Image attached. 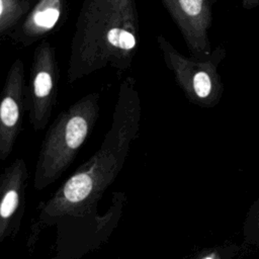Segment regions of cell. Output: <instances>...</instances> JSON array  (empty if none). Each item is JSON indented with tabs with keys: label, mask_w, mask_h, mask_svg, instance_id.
<instances>
[{
	"label": "cell",
	"mask_w": 259,
	"mask_h": 259,
	"mask_svg": "<svg viewBox=\"0 0 259 259\" xmlns=\"http://www.w3.org/2000/svg\"><path fill=\"white\" fill-rule=\"evenodd\" d=\"M66 0H38L16 31L17 41H33L52 30L65 11Z\"/></svg>",
	"instance_id": "30bf717a"
},
{
	"label": "cell",
	"mask_w": 259,
	"mask_h": 259,
	"mask_svg": "<svg viewBox=\"0 0 259 259\" xmlns=\"http://www.w3.org/2000/svg\"><path fill=\"white\" fill-rule=\"evenodd\" d=\"M237 253L238 247L235 244H228L206 248L195 255L193 259H235Z\"/></svg>",
	"instance_id": "4fadbf2b"
},
{
	"label": "cell",
	"mask_w": 259,
	"mask_h": 259,
	"mask_svg": "<svg viewBox=\"0 0 259 259\" xmlns=\"http://www.w3.org/2000/svg\"><path fill=\"white\" fill-rule=\"evenodd\" d=\"M28 169L23 158L5 167L0 178V243L17 236L25 211Z\"/></svg>",
	"instance_id": "52a82bcc"
},
{
	"label": "cell",
	"mask_w": 259,
	"mask_h": 259,
	"mask_svg": "<svg viewBox=\"0 0 259 259\" xmlns=\"http://www.w3.org/2000/svg\"><path fill=\"white\" fill-rule=\"evenodd\" d=\"M30 82L25 91V108L32 128H46L57 102L59 66L54 48L42 41L34 51Z\"/></svg>",
	"instance_id": "5b68a950"
},
{
	"label": "cell",
	"mask_w": 259,
	"mask_h": 259,
	"mask_svg": "<svg viewBox=\"0 0 259 259\" xmlns=\"http://www.w3.org/2000/svg\"><path fill=\"white\" fill-rule=\"evenodd\" d=\"M192 54L203 51L207 7L204 0H161Z\"/></svg>",
	"instance_id": "9c48e42d"
},
{
	"label": "cell",
	"mask_w": 259,
	"mask_h": 259,
	"mask_svg": "<svg viewBox=\"0 0 259 259\" xmlns=\"http://www.w3.org/2000/svg\"><path fill=\"white\" fill-rule=\"evenodd\" d=\"M24 65L16 60L6 77L0 103V159L6 160L22 128L25 108Z\"/></svg>",
	"instance_id": "ba28073f"
},
{
	"label": "cell",
	"mask_w": 259,
	"mask_h": 259,
	"mask_svg": "<svg viewBox=\"0 0 259 259\" xmlns=\"http://www.w3.org/2000/svg\"><path fill=\"white\" fill-rule=\"evenodd\" d=\"M125 201L123 192H115L106 213L99 214L96 209L83 215H70L77 218L82 231L57 230L52 259H78L104 244L116 228Z\"/></svg>",
	"instance_id": "277c9868"
},
{
	"label": "cell",
	"mask_w": 259,
	"mask_h": 259,
	"mask_svg": "<svg viewBox=\"0 0 259 259\" xmlns=\"http://www.w3.org/2000/svg\"><path fill=\"white\" fill-rule=\"evenodd\" d=\"M244 241L259 248V197L253 202L243 225Z\"/></svg>",
	"instance_id": "7c38bea8"
},
{
	"label": "cell",
	"mask_w": 259,
	"mask_h": 259,
	"mask_svg": "<svg viewBox=\"0 0 259 259\" xmlns=\"http://www.w3.org/2000/svg\"><path fill=\"white\" fill-rule=\"evenodd\" d=\"M139 33L136 0H84L72 38L68 82L108 66L130 67Z\"/></svg>",
	"instance_id": "7a4b0ae2"
},
{
	"label": "cell",
	"mask_w": 259,
	"mask_h": 259,
	"mask_svg": "<svg viewBox=\"0 0 259 259\" xmlns=\"http://www.w3.org/2000/svg\"><path fill=\"white\" fill-rule=\"evenodd\" d=\"M157 42L166 66L173 73L187 99L200 106L209 105L214 86L206 64L184 56L161 34L158 35Z\"/></svg>",
	"instance_id": "8992f818"
},
{
	"label": "cell",
	"mask_w": 259,
	"mask_h": 259,
	"mask_svg": "<svg viewBox=\"0 0 259 259\" xmlns=\"http://www.w3.org/2000/svg\"><path fill=\"white\" fill-rule=\"evenodd\" d=\"M28 0H0V32L6 33L29 10Z\"/></svg>",
	"instance_id": "8fae6325"
},
{
	"label": "cell",
	"mask_w": 259,
	"mask_h": 259,
	"mask_svg": "<svg viewBox=\"0 0 259 259\" xmlns=\"http://www.w3.org/2000/svg\"><path fill=\"white\" fill-rule=\"evenodd\" d=\"M99 100V93H89L62 111L50 124L35 164V190H44L56 182L71 166L98 119Z\"/></svg>",
	"instance_id": "3957f363"
},
{
	"label": "cell",
	"mask_w": 259,
	"mask_h": 259,
	"mask_svg": "<svg viewBox=\"0 0 259 259\" xmlns=\"http://www.w3.org/2000/svg\"><path fill=\"white\" fill-rule=\"evenodd\" d=\"M140 121V95L135 79L127 77L119 86L112 121L98 151L39 204L29 230L27 248H32L40 232L52 227L58 219L83 215L97 209L99 200L124 165L131 146L138 138Z\"/></svg>",
	"instance_id": "6da1fadb"
}]
</instances>
